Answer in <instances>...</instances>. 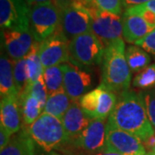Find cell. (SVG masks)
<instances>
[{
    "label": "cell",
    "mask_w": 155,
    "mask_h": 155,
    "mask_svg": "<svg viewBox=\"0 0 155 155\" xmlns=\"http://www.w3.org/2000/svg\"><path fill=\"white\" fill-rule=\"evenodd\" d=\"M145 8H147V10L153 11L155 14V0H150L147 3H146L144 5H142Z\"/></svg>",
    "instance_id": "e575fe53"
},
{
    "label": "cell",
    "mask_w": 155,
    "mask_h": 155,
    "mask_svg": "<svg viewBox=\"0 0 155 155\" xmlns=\"http://www.w3.org/2000/svg\"><path fill=\"white\" fill-rule=\"evenodd\" d=\"M134 45L140 47L148 54L155 55V28L144 38L140 40Z\"/></svg>",
    "instance_id": "f546056e"
},
{
    "label": "cell",
    "mask_w": 155,
    "mask_h": 155,
    "mask_svg": "<svg viewBox=\"0 0 155 155\" xmlns=\"http://www.w3.org/2000/svg\"><path fill=\"white\" fill-rule=\"evenodd\" d=\"M91 5L100 11L121 15L122 11V0H91Z\"/></svg>",
    "instance_id": "f1b7e54d"
},
{
    "label": "cell",
    "mask_w": 155,
    "mask_h": 155,
    "mask_svg": "<svg viewBox=\"0 0 155 155\" xmlns=\"http://www.w3.org/2000/svg\"><path fill=\"white\" fill-rule=\"evenodd\" d=\"M72 101L67 94L64 88L48 95L43 112L61 119L66 114Z\"/></svg>",
    "instance_id": "44dd1931"
},
{
    "label": "cell",
    "mask_w": 155,
    "mask_h": 155,
    "mask_svg": "<svg viewBox=\"0 0 155 155\" xmlns=\"http://www.w3.org/2000/svg\"><path fill=\"white\" fill-rule=\"evenodd\" d=\"M146 155H155V153L154 152H152V151H149L148 153H147Z\"/></svg>",
    "instance_id": "74e56055"
},
{
    "label": "cell",
    "mask_w": 155,
    "mask_h": 155,
    "mask_svg": "<svg viewBox=\"0 0 155 155\" xmlns=\"http://www.w3.org/2000/svg\"><path fill=\"white\" fill-rule=\"evenodd\" d=\"M13 70L15 84L19 96L28 86V74L26 69L25 58L17 61H13Z\"/></svg>",
    "instance_id": "484cf974"
},
{
    "label": "cell",
    "mask_w": 155,
    "mask_h": 155,
    "mask_svg": "<svg viewBox=\"0 0 155 155\" xmlns=\"http://www.w3.org/2000/svg\"><path fill=\"white\" fill-rule=\"evenodd\" d=\"M0 155H36V145L27 128H23L14 138L5 149L0 151Z\"/></svg>",
    "instance_id": "ac0fdd59"
},
{
    "label": "cell",
    "mask_w": 155,
    "mask_h": 155,
    "mask_svg": "<svg viewBox=\"0 0 155 155\" xmlns=\"http://www.w3.org/2000/svg\"><path fill=\"white\" fill-rule=\"evenodd\" d=\"M21 119L18 96L11 95L1 99L0 125L4 126L11 134H13L20 131Z\"/></svg>",
    "instance_id": "2e32d148"
},
{
    "label": "cell",
    "mask_w": 155,
    "mask_h": 155,
    "mask_svg": "<svg viewBox=\"0 0 155 155\" xmlns=\"http://www.w3.org/2000/svg\"><path fill=\"white\" fill-rule=\"evenodd\" d=\"M148 1L150 0H122V7H124L127 10V9L132 8V7L144 5Z\"/></svg>",
    "instance_id": "1f68e13d"
},
{
    "label": "cell",
    "mask_w": 155,
    "mask_h": 155,
    "mask_svg": "<svg viewBox=\"0 0 155 155\" xmlns=\"http://www.w3.org/2000/svg\"><path fill=\"white\" fill-rule=\"evenodd\" d=\"M84 0H75L66 10L61 11V28L70 41L79 35L91 31V8Z\"/></svg>",
    "instance_id": "8992f818"
},
{
    "label": "cell",
    "mask_w": 155,
    "mask_h": 155,
    "mask_svg": "<svg viewBox=\"0 0 155 155\" xmlns=\"http://www.w3.org/2000/svg\"><path fill=\"white\" fill-rule=\"evenodd\" d=\"M61 11L53 3L29 8V31L35 41L41 42L61 26Z\"/></svg>",
    "instance_id": "5b68a950"
},
{
    "label": "cell",
    "mask_w": 155,
    "mask_h": 155,
    "mask_svg": "<svg viewBox=\"0 0 155 155\" xmlns=\"http://www.w3.org/2000/svg\"><path fill=\"white\" fill-rule=\"evenodd\" d=\"M40 42L35 41L28 54L25 57L26 69L28 74V85L35 83L42 75L43 67L39 56Z\"/></svg>",
    "instance_id": "603a6c76"
},
{
    "label": "cell",
    "mask_w": 155,
    "mask_h": 155,
    "mask_svg": "<svg viewBox=\"0 0 155 155\" xmlns=\"http://www.w3.org/2000/svg\"><path fill=\"white\" fill-rule=\"evenodd\" d=\"M87 155H121L116 153H111V152H107V151H103L100 153H88Z\"/></svg>",
    "instance_id": "d590c367"
},
{
    "label": "cell",
    "mask_w": 155,
    "mask_h": 155,
    "mask_svg": "<svg viewBox=\"0 0 155 155\" xmlns=\"http://www.w3.org/2000/svg\"><path fill=\"white\" fill-rule=\"evenodd\" d=\"M106 119H92L82 133L71 143L88 153H96L105 150Z\"/></svg>",
    "instance_id": "7c38bea8"
},
{
    "label": "cell",
    "mask_w": 155,
    "mask_h": 155,
    "mask_svg": "<svg viewBox=\"0 0 155 155\" xmlns=\"http://www.w3.org/2000/svg\"><path fill=\"white\" fill-rule=\"evenodd\" d=\"M70 62L79 68H91L103 63L105 46L92 31L70 41Z\"/></svg>",
    "instance_id": "277c9868"
},
{
    "label": "cell",
    "mask_w": 155,
    "mask_h": 155,
    "mask_svg": "<svg viewBox=\"0 0 155 155\" xmlns=\"http://www.w3.org/2000/svg\"><path fill=\"white\" fill-rule=\"evenodd\" d=\"M108 124L131 134L142 142L155 134L140 93L127 90L118 95V99Z\"/></svg>",
    "instance_id": "6da1fadb"
},
{
    "label": "cell",
    "mask_w": 155,
    "mask_h": 155,
    "mask_svg": "<svg viewBox=\"0 0 155 155\" xmlns=\"http://www.w3.org/2000/svg\"><path fill=\"white\" fill-rule=\"evenodd\" d=\"M1 30H29V8L26 0H0Z\"/></svg>",
    "instance_id": "8fae6325"
},
{
    "label": "cell",
    "mask_w": 155,
    "mask_h": 155,
    "mask_svg": "<svg viewBox=\"0 0 155 155\" xmlns=\"http://www.w3.org/2000/svg\"><path fill=\"white\" fill-rule=\"evenodd\" d=\"M104 151L121 155H146L147 153L140 139L108 123Z\"/></svg>",
    "instance_id": "30bf717a"
},
{
    "label": "cell",
    "mask_w": 155,
    "mask_h": 155,
    "mask_svg": "<svg viewBox=\"0 0 155 155\" xmlns=\"http://www.w3.org/2000/svg\"><path fill=\"white\" fill-rule=\"evenodd\" d=\"M42 76L48 88V95L64 88V72L62 65L45 68L43 69Z\"/></svg>",
    "instance_id": "cb8c5ba5"
},
{
    "label": "cell",
    "mask_w": 155,
    "mask_h": 155,
    "mask_svg": "<svg viewBox=\"0 0 155 155\" xmlns=\"http://www.w3.org/2000/svg\"><path fill=\"white\" fill-rule=\"evenodd\" d=\"M1 38L7 54L13 61L25 58L35 42L29 30L4 29L1 30Z\"/></svg>",
    "instance_id": "5bb4252c"
},
{
    "label": "cell",
    "mask_w": 155,
    "mask_h": 155,
    "mask_svg": "<svg viewBox=\"0 0 155 155\" xmlns=\"http://www.w3.org/2000/svg\"><path fill=\"white\" fill-rule=\"evenodd\" d=\"M64 72V90L72 101L79 100L91 91L92 78L88 72L71 62L62 65Z\"/></svg>",
    "instance_id": "4fadbf2b"
},
{
    "label": "cell",
    "mask_w": 155,
    "mask_h": 155,
    "mask_svg": "<svg viewBox=\"0 0 155 155\" xmlns=\"http://www.w3.org/2000/svg\"><path fill=\"white\" fill-rule=\"evenodd\" d=\"M11 134L5 127L0 125V151L5 149L11 140Z\"/></svg>",
    "instance_id": "4dcf8cb0"
},
{
    "label": "cell",
    "mask_w": 155,
    "mask_h": 155,
    "mask_svg": "<svg viewBox=\"0 0 155 155\" xmlns=\"http://www.w3.org/2000/svg\"><path fill=\"white\" fill-rule=\"evenodd\" d=\"M53 0H26L28 5L33 6L36 5H42V4H48L52 3Z\"/></svg>",
    "instance_id": "836d02e7"
},
{
    "label": "cell",
    "mask_w": 155,
    "mask_h": 155,
    "mask_svg": "<svg viewBox=\"0 0 155 155\" xmlns=\"http://www.w3.org/2000/svg\"><path fill=\"white\" fill-rule=\"evenodd\" d=\"M133 85L135 88L146 91L155 86V63L150 64L139 72L133 79Z\"/></svg>",
    "instance_id": "d4e9b609"
},
{
    "label": "cell",
    "mask_w": 155,
    "mask_h": 155,
    "mask_svg": "<svg viewBox=\"0 0 155 155\" xmlns=\"http://www.w3.org/2000/svg\"><path fill=\"white\" fill-rule=\"evenodd\" d=\"M70 40L60 28L40 42L39 56L43 69L70 62Z\"/></svg>",
    "instance_id": "52a82bcc"
},
{
    "label": "cell",
    "mask_w": 155,
    "mask_h": 155,
    "mask_svg": "<svg viewBox=\"0 0 155 155\" xmlns=\"http://www.w3.org/2000/svg\"><path fill=\"white\" fill-rule=\"evenodd\" d=\"M143 101L150 122L155 130V86L139 92Z\"/></svg>",
    "instance_id": "83f0119b"
},
{
    "label": "cell",
    "mask_w": 155,
    "mask_h": 155,
    "mask_svg": "<svg viewBox=\"0 0 155 155\" xmlns=\"http://www.w3.org/2000/svg\"><path fill=\"white\" fill-rule=\"evenodd\" d=\"M152 152H154L155 153V145H154V147H153V148L152 149Z\"/></svg>",
    "instance_id": "ab89813d"
},
{
    "label": "cell",
    "mask_w": 155,
    "mask_h": 155,
    "mask_svg": "<svg viewBox=\"0 0 155 155\" xmlns=\"http://www.w3.org/2000/svg\"><path fill=\"white\" fill-rule=\"evenodd\" d=\"M44 155H64V154H61L60 153H57L56 151H53V152H50V153H45Z\"/></svg>",
    "instance_id": "8d00e7d4"
},
{
    "label": "cell",
    "mask_w": 155,
    "mask_h": 155,
    "mask_svg": "<svg viewBox=\"0 0 155 155\" xmlns=\"http://www.w3.org/2000/svg\"><path fill=\"white\" fill-rule=\"evenodd\" d=\"M26 128L35 145L46 153L71 142L61 119L45 112Z\"/></svg>",
    "instance_id": "3957f363"
},
{
    "label": "cell",
    "mask_w": 155,
    "mask_h": 155,
    "mask_svg": "<svg viewBox=\"0 0 155 155\" xmlns=\"http://www.w3.org/2000/svg\"><path fill=\"white\" fill-rule=\"evenodd\" d=\"M127 65L132 72H140L150 65L151 57L147 52L136 45H130L125 50Z\"/></svg>",
    "instance_id": "7402d4cb"
},
{
    "label": "cell",
    "mask_w": 155,
    "mask_h": 155,
    "mask_svg": "<svg viewBox=\"0 0 155 155\" xmlns=\"http://www.w3.org/2000/svg\"><path fill=\"white\" fill-rule=\"evenodd\" d=\"M25 90H27L29 93H31L34 97H35L39 100L42 110H44L45 104H46L48 97V88L46 86L43 76L41 75L35 83L28 85Z\"/></svg>",
    "instance_id": "4316f807"
},
{
    "label": "cell",
    "mask_w": 155,
    "mask_h": 155,
    "mask_svg": "<svg viewBox=\"0 0 155 155\" xmlns=\"http://www.w3.org/2000/svg\"><path fill=\"white\" fill-rule=\"evenodd\" d=\"M154 29L139 15L125 14L122 17V37L125 41L135 44Z\"/></svg>",
    "instance_id": "e0dca14e"
},
{
    "label": "cell",
    "mask_w": 155,
    "mask_h": 155,
    "mask_svg": "<svg viewBox=\"0 0 155 155\" xmlns=\"http://www.w3.org/2000/svg\"><path fill=\"white\" fill-rule=\"evenodd\" d=\"M84 1H85L87 3H91V0H84Z\"/></svg>",
    "instance_id": "f35d334b"
},
{
    "label": "cell",
    "mask_w": 155,
    "mask_h": 155,
    "mask_svg": "<svg viewBox=\"0 0 155 155\" xmlns=\"http://www.w3.org/2000/svg\"><path fill=\"white\" fill-rule=\"evenodd\" d=\"M125 42L118 39L105 48L102 63L101 84L119 95L127 91L131 83V70L125 55Z\"/></svg>",
    "instance_id": "7a4b0ae2"
},
{
    "label": "cell",
    "mask_w": 155,
    "mask_h": 155,
    "mask_svg": "<svg viewBox=\"0 0 155 155\" xmlns=\"http://www.w3.org/2000/svg\"><path fill=\"white\" fill-rule=\"evenodd\" d=\"M91 120L83 110L79 100L72 101L66 114L61 118V122L71 142L83 132Z\"/></svg>",
    "instance_id": "9a60e30c"
},
{
    "label": "cell",
    "mask_w": 155,
    "mask_h": 155,
    "mask_svg": "<svg viewBox=\"0 0 155 155\" xmlns=\"http://www.w3.org/2000/svg\"><path fill=\"white\" fill-rule=\"evenodd\" d=\"M91 31L100 39L105 48L122 36V17L110 12L100 11L92 5Z\"/></svg>",
    "instance_id": "9c48e42d"
},
{
    "label": "cell",
    "mask_w": 155,
    "mask_h": 155,
    "mask_svg": "<svg viewBox=\"0 0 155 155\" xmlns=\"http://www.w3.org/2000/svg\"><path fill=\"white\" fill-rule=\"evenodd\" d=\"M118 97L116 93L100 84L79 99L83 110L91 119H106L110 116Z\"/></svg>",
    "instance_id": "ba28073f"
},
{
    "label": "cell",
    "mask_w": 155,
    "mask_h": 155,
    "mask_svg": "<svg viewBox=\"0 0 155 155\" xmlns=\"http://www.w3.org/2000/svg\"><path fill=\"white\" fill-rule=\"evenodd\" d=\"M18 104L22 122L28 127L41 116V111H43L39 100L27 90H24L18 96Z\"/></svg>",
    "instance_id": "d6986e66"
},
{
    "label": "cell",
    "mask_w": 155,
    "mask_h": 155,
    "mask_svg": "<svg viewBox=\"0 0 155 155\" xmlns=\"http://www.w3.org/2000/svg\"><path fill=\"white\" fill-rule=\"evenodd\" d=\"M17 93L13 70V61L6 55L1 54L0 57V97L1 99Z\"/></svg>",
    "instance_id": "ffe728a7"
},
{
    "label": "cell",
    "mask_w": 155,
    "mask_h": 155,
    "mask_svg": "<svg viewBox=\"0 0 155 155\" xmlns=\"http://www.w3.org/2000/svg\"><path fill=\"white\" fill-rule=\"evenodd\" d=\"M75 0H53V4L61 11L66 10Z\"/></svg>",
    "instance_id": "d6a6232c"
}]
</instances>
